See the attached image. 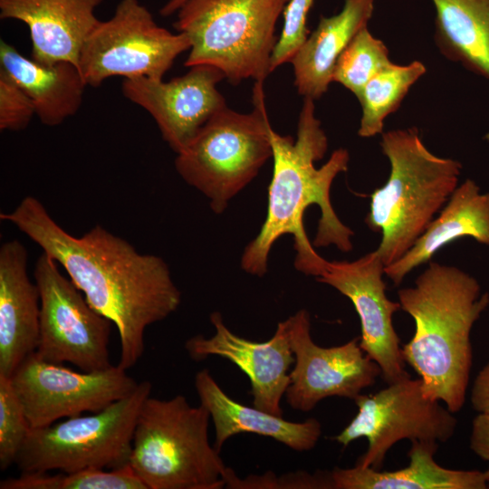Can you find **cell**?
Masks as SVG:
<instances>
[{
    "instance_id": "cell-10",
    "label": "cell",
    "mask_w": 489,
    "mask_h": 489,
    "mask_svg": "<svg viewBox=\"0 0 489 489\" xmlns=\"http://www.w3.org/2000/svg\"><path fill=\"white\" fill-rule=\"evenodd\" d=\"M358 412L333 439L346 447L365 437L366 452L355 465L379 470L388 450L402 439L446 443L457 419L441 401L426 397L419 379L410 376L354 399Z\"/></svg>"
},
{
    "instance_id": "cell-2",
    "label": "cell",
    "mask_w": 489,
    "mask_h": 489,
    "mask_svg": "<svg viewBox=\"0 0 489 489\" xmlns=\"http://www.w3.org/2000/svg\"><path fill=\"white\" fill-rule=\"evenodd\" d=\"M273 169L268 187L265 220L259 234L245 246L242 269L251 275L267 273L268 256L274 243L284 235L293 238L294 267L306 275L320 276L327 260L314 249L335 245L352 249L353 231L338 217L331 202L335 177L348 170L350 154L335 149L320 168L328 149V139L315 116L314 101L304 98L297 125L296 139L270 129Z\"/></svg>"
},
{
    "instance_id": "cell-26",
    "label": "cell",
    "mask_w": 489,
    "mask_h": 489,
    "mask_svg": "<svg viewBox=\"0 0 489 489\" xmlns=\"http://www.w3.org/2000/svg\"><path fill=\"white\" fill-rule=\"evenodd\" d=\"M0 489H147L129 464L115 469L72 473H21L0 482Z\"/></svg>"
},
{
    "instance_id": "cell-12",
    "label": "cell",
    "mask_w": 489,
    "mask_h": 489,
    "mask_svg": "<svg viewBox=\"0 0 489 489\" xmlns=\"http://www.w3.org/2000/svg\"><path fill=\"white\" fill-rule=\"evenodd\" d=\"M11 380L31 428L101 411L129 396L139 383L119 365L75 371L44 361L35 352L17 367Z\"/></svg>"
},
{
    "instance_id": "cell-31",
    "label": "cell",
    "mask_w": 489,
    "mask_h": 489,
    "mask_svg": "<svg viewBox=\"0 0 489 489\" xmlns=\"http://www.w3.org/2000/svg\"><path fill=\"white\" fill-rule=\"evenodd\" d=\"M469 446L478 457L489 462V414L477 413L473 419Z\"/></svg>"
},
{
    "instance_id": "cell-23",
    "label": "cell",
    "mask_w": 489,
    "mask_h": 489,
    "mask_svg": "<svg viewBox=\"0 0 489 489\" xmlns=\"http://www.w3.org/2000/svg\"><path fill=\"white\" fill-rule=\"evenodd\" d=\"M437 449L435 441H411L409 464L394 471L336 467L332 489H487L484 472L446 468L435 459Z\"/></svg>"
},
{
    "instance_id": "cell-17",
    "label": "cell",
    "mask_w": 489,
    "mask_h": 489,
    "mask_svg": "<svg viewBox=\"0 0 489 489\" xmlns=\"http://www.w3.org/2000/svg\"><path fill=\"white\" fill-rule=\"evenodd\" d=\"M40 293L28 275V254L18 240L0 247V374L11 378L36 351Z\"/></svg>"
},
{
    "instance_id": "cell-35",
    "label": "cell",
    "mask_w": 489,
    "mask_h": 489,
    "mask_svg": "<svg viewBox=\"0 0 489 489\" xmlns=\"http://www.w3.org/2000/svg\"><path fill=\"white\" fill-rule=\"evenodd\" d=\"M486 139H489V133H488V134L486 135Z\"/></svg>"
},
{
    "instance_id": "cell-3",
    "label": "cell",
    "mask_w": 489,
    "mask_h": 489,
    "mask_svg": "<svg viewBox=\"0 0 489 489\" xmlns=\"http://www.w3.org/2000/svg\"><path fill=\"white\" fill-rule=\"evenodd\" d=\"M398 296L415 321L412 338L401 347L404 361L417 374L426 397L457 413L473 364L472 329L489 306V293L465 271L430 262L415 285Z\"/></svg>"
},
{
    "instance_id": "cell-21",
    "label": "cell",
    "mask_w": 489,
    "mask_h": 489,
    "mask_svg": "<svg viewBox=\"0 0 489 489\" xmlns=\"http://www.w3.org/2000/svg\"><path fill=\"white\" fill-rule=\"evenodd\" d=\"M0 69L29 96L35 115L46 126L60 125L82 106L88 85L73 62H39L1 40Z\"/></svg>"
},
{
    "instance_id": "cell-30",
    "label": "cell",
    "mask_w": 489,
    "mask_h": 489,
    "mask_svg": "<svg viewBox=\"0 0 489 489\" xmlns=\"http://www.w3.org/2000/svg\"><path fill=\"white\" fill-rule=\"evenodd\" d=\"M34 115L35 109L29 96L0 69V129H24Z\"/></svg>"
},
{
    "instance_id": "cell-16",
    "label": "cell",
    "mask_w": 489,
    "mask_h": 489,
    "mask_svg": "<svg viewBox=\"0 0 489 489\" xmlns=\"http://www.w3.org/2000/svg\"><path fill=\"white\" fill-rule=\"evenodd\" d=\"M210 321L215 329L212 337L196 335L186 341L190 358L202 360L219 356L228 360L248 377L254 407L283 417L281 401L290 385L289 369L294 362L287 319L279 322L274 334L263 342L235 334L218 312L211 313Z\"/></svg>"
},
{
    "instance_id": "cell-7",
    "label": "cell",
    "mask_w": 489,
    "mask_h": 489,
    "mask_svg": "<svg viewBox=\"0 0 489 489\" xmlns=\"http://www.w3.org/2000/svg\"><path fill=\"white\" fill-rule=\"evenodd\" d=\"M253 101L249 113L227 106L218 110L175 159L179 176L208 198L216 214L273 157L263 82L254 83Z\"/></svg>"
},
{
    "instance_id": "cell-22",
    "label": "cell",
    "mask_w": 489,
    "mask_h": 489,
    "mask_svg": "<svg viewBox=\"0 0 489 489\" xmlns=\"http://www.w3.org/2000/svg\"><path fill=\"white\" fill-rule=\"evenodd\" d=\"M373 11L374 0H344L339 14L321 16L316 29L290 62L300 95L315 101L327 92L339 56L352 38L367 27Z\"/></svg>"
},
{
    "instance_id": "cell-33",
    "label": "cell",
    "mask_w": 489,
    "mask_h": 489,
    "mask_svg": "<svg viewBox=\"0 0 489 489\" xmlns=\"http://www.w3.org/2000/svg\"><path fill=\"white\" fill-rule=\"evenodd\" d=\"M187 0H168L165 5L160 9V14L163 16H168L177 12V10L183 5Z\"/></svg>"
},
{
    "instance_id": "cell-18",
    "label": "cell",
    "mask_w": 489,
    "mask_h": 489,
    "mask_svg": "<svg viewBox=\"0 0 489 489\" xmlns=\"http://www.w3.org/2000/svg\"><path fill=\"white\" fill-rule=\"evenodd\" d=\"M102 0H0V17L29 29L34 60L79 64L82 46L100 22L95 9ZM79 67V65H78Z\"/></svg>"
},
{
    "instance_id": "cell-27",
    "label": "cell",
    "mask_w": 489,
    "mask_h": 489,
    "mask_svg": "<svg viewBox=\"0 0 489 489\" xmlns=\"http://www.w3.org/2000/svg\"><path fill=\"white\" fill-rule=\"evenodd\" d=\"M388 54L386 44L365 27L339 56L332 82L344 86L358 99L368 82L392 62Z\"/></svg>"
},
{
    "instance_id": "cell-9",
    "label": "cell",
    "mask_w": 489,
    "mask_h": 489,
    "mask_svg": "<svg viewBox=\"0 0 489 489\" xmlns=\"http://www.w3.org/2000/svg\"><path fill=\"white\" fill-rule=\"evenodd\" d=\"M190 46L186 34L159 26L139 0H121L113 15L100 21L89 34L78 65L92 87L116 76L163 79Z\"/></svg>"
},
{
    "instance_id": "cell-13",
    "label": "cell",
    "mask_w": 489,
    "mask_h": 489,
    "mask_svg": "<svg viewBox=\"0 0 489 489\" xmlns=\"http://www.w3.org/2000/svg\"><path fill=\"white\" fill-rule=\"evenodd\" d=\"M294 367L285 392L289 406L307 412L324 398L355 399L381 376L379 366L360 346V338L334 347L316 344L311 317L302 309L287 318Z\"/></svg>"
},
{
    "instance_id": "cell-25",
    "label": "cell",
    "mask_w": 489,
    "mask_h": 489,
    "mask_svg": "<svg viewBox=\"0 0 489 489\" xmlns=\"http://www.w3.org/2000/svg\"><path fill=\"white\" fill-rule=\"evenodd\" d=\"M426 72L421 62L413 61L406 65L391 62L374 75L358 98L362 110L358 135H381L386 118L399 108L409 89Z\"/></svg>"
},
{
    "instance_id": "cell-5",
    "label": "cell",
    "mask_w": 489,
    "mask_h": 489,
    "mask_svg": "<svg viewBox=\"0 0 489 489\" xmlns=\"http://www.w3.org/2000/svg\"><path fill=\"white\" fill-rule=\"evenodd\" d=\"M210 415L187 398L148 397L137 417L129 460L147 489H220L227 467L208 438Z\"/></svg>"
},
{
    "instance_id": "cell-24",
    "label": "cell",
    "mask_w": 489,
    "mask_h": 489,
    "mask_svg": "<svg viewBox=\"0 0 489 489\" xmlns=\"http://www.w3.org/2000/svg\"><path fill=\"white\" fill-rule=\"evenodd\" d=\"M441 53L489 80V0H431Z\"/></svg>"
},
{
    "instance_id": "cell-6",
    "label": "cell",
    "mask_w": 489,
    "mask_h": 489,
    "mask_svg": "<svg viewBox=\"0 0 489 489\" xmlns=\"http://www.w3.org/2000/svg\"><path fill=\"white\" fill-rule=\"evenodd\" d=\"M289 0H187L174 27L190 42L186 67L209 65L232 84L271 72L275 27Z\"/></svg>"
},
{
    "instance_id": "cell-8",
    "label": "cell",
    "mask_w": 489,
    "mask_h": 489,
    "mask_svg": "<svg viewBox=\"0 0 489 489\" xmlns=\"http://www.w3.org/2000/svg\"><path fill=\"white\" fill-rule=\"evenodd\" d=\"M151 388L144 380L101 411L31 428L17 455V468L21 473H72L129 464L137 417Z\"/></svg>"
},
{
    "instance_id": "cell-34",
    "label": "cell",
    "mask_w": 489,
    "mask_h": 489,
    "mask_svg": "<svg viewBox=\"0 0 489 489\" xmlns=\"http://www.w3.org/2000/svg\"><path fill=\"white\" fill-rule=\"evenodd\" d=\"M484 472L486 485H487V488L489 489V466H488L487 470L484 471Z\"/></svg>"
},
{
    "instance_id": "cell-20",
    "label": "cell",
    "mask_w": 489,
    "mask_h": 489,
    "mask_svg": "<svg viewBox=\"0 0 489 489\" xmlns=\"http://www.w3.org/2000/svg\"><path fill=\"white\" fill-rule=\"evenodd\" d=\"M463 237L489 246V192L482 193L470 178L457 186L413 246L399 260L385 266V274L398 286L409 272Z\"/></svg>"
},
{
    "instance_id": "cell-15",
    "label": "cell",
    "mask_w": 489,
    "mask_h": 489,
    "mask_svg": "<svg viewBox=\"0 0 489 489\" xmlns=\"http://www.w3.org/2000/svg\"><path fill=\"white\" fill-rule=\"evenodd\" d=\"M170 81L137 77L124 79L126 99L144 109L157 123L163 139L177 154L200 129L226 106L217 84L223 72L209 65H196Z\"/></svg>"
},
{
    "instance_id": "cell-19",
    "label": "cell",
    "mask_w": 489,
    "mask_h": 489,
    "mask_svg": "<svg viewBox=\"0 0 489 489\" xmlns=\"http://www.w3.org/2000/svg\"><path fill=\"white\" fill-rule=\"evenodd\" d=\"M195 387L213 421L214 447L219 453L227 439L241 433L268 436L298 452L312 450L321 437V426L316 418L292 422L241 404L220 388L207 369L196 374Z\"/></svg>"
},
{
    "instance_id": "cell-32",
    "label": "cell",
    "mask_w": 489,
    "mask_h": 489,
    "mask_svg": "<svg viewBox=\"0 0 489 489\" xmlns=\"http://www.w3.org/2000/svg\"><path fill=\"white\" fill-rule=\"evenodd\" d=\"M473 408L481 414H489V361L476 375L470 396Z\"/></svg>"
},
{
    "instance_id": "cell-14",
    "label": "cell",
    "mask_w": 489,
    "mask_h": 489,
    "mask_svg": "<svg viewBox=\"0 0 489 489\" xmlns=\"http://www.w3.org/2000/svg\"><path fill=\"white\" fill-rule=\"evenodd\" d=\"M384 273L385 265L375 250L351 262L328 261L316 280L350 300L360 321V346L390 384L410 375L405 369L400 339L393 325V315L401 306L388 298Z\"/></svg>"
},
{
    "instance_id": "cell-29",
    "label": "cell",
    "mask_w": 489,
    "mask_h": 489,
    "mask_svg": "<svg viewBox=\"0 0 489 489\" xmlns=\"http://www.w3.org/2000/svg\"><path fill=\"white\" fill-rule=\"evenodd\" d=\"M313 0H289L283 10V26L272 54L270 70L273 72L290 62L310 34L306 26Z\"/></svg>"
},
{
    "instance_id": "cell-4",
    "label": "cell",
    "mask_w": 489,
    "mask_h": 489,
    "mask_svg": "<svg viewBox=\"0 0 489 489\" xmlns=\"http://www.w3.org/2000/svg\"><path fill=\"white\" fill-rule=\"evenodd\" d=\"M380 147L390 172L370 195L365 223L381 233L376 252L388 266L413 246L446 205L458 186L462 164L433 154L415 127L382 132Z\"/></svg>"
},
{
    "instance_id": "cell-11",
    "label": "cell",
    "mask_w": 489,
    "mask_h": 489,
    "mask_svg": "<svg viewBox=\"0 0 489 489\" xmlns=\"http://www.w3.org/2000/svg\"><path fill=\"white\" fill-rule=\"evenodd\" d=\"M34 281L40 293V332L35 354L44 361L69 362L82 371L110 368L109 342L113 324L95 311L60 264L42 253Z\"/></svg>"
},
{
    "instance_id": "cell-28",
    "label": "cell",
    "mask_w": 489,
    "mask_h": 489,
    "mask_svg": "<svg viewBox=\"0 0 489 489\" xmlns=\"http://www.w3.org/2000/svg\"><path fill=\"white\" fill-rule=\"evenodd\" d=\"M31 430L23 405L11 378L0 374V469L15 464L17 455Z\"/></svg>"
},
{
    "instance_id": "cell-1",
    "label": "cell",
    "mask_w": 489,
    "mask_h": 489,
    "mask_svg": "<svg viewBox=\"0 0 489 489\" xmlns=\"http://www.w3.org/2000/svg\"><path fill=\"white\" fill-rule=\"evenodd\" d=\"M0 219L14 225L64 269L89 304L120 337L119 365L134 366L145 349L147 327L176 312L181 292L167 263L140 254L129 242L96 225L82 236L66 232L43 203L25 197Z\"/></svg>"
}]
</instances>
